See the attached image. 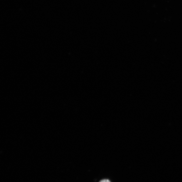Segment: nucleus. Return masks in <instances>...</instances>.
Segmentation results:
<instances>
[{
    "label": "nucleus",
    "mask_w": 182,
    "mask_h": 182,
    "mask_svg": "<svg viewBox=\"0 0 182 182\" xmlns=\"http://www.w3.org/2000/svg\"><path fill=\"white\" fill-rule=\"evenodd\" d=\"M99 182H111L109 181V180H108L107 179H104L101 180V181H100Z\"/></svg>",
    "instance_id": "nucleus-1"
}]
</instances>
